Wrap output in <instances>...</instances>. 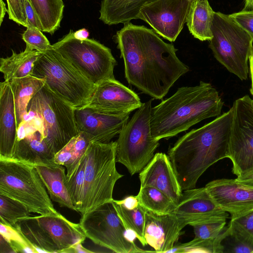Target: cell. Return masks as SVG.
I'll use <instances>...</instances> for the list:
<instances>
[{
	"instance_id": "obj_1",
	"label": "cell",
	"mask_w": 253,
	"mask_h": 253,
	"mask_svg": "<svg viewBox=\"0 0 253 253\" xmlns=\"http://www.w3.org/2000/svg\"><path fill=\"white\" fill-rule=\"evenodd\" d=\"M127 82L153 99H162L176 81L189 72L177 49L152 29L128 22L115 36Z\"/></svg>"
},
{
	"instance_id": "obj_2",
	"label": "cell",
	"mask_w": 253,
	"mask_h": 253,
	"mask_svg": "<svg viewBox=\"0 0 253 253\" xmlns=\"http://www.w3.org/2000/svg\"><path fill=\"white\" fill-rule=\"evenodd\" d=\"M233 108L186 133L170 148L168 156L182 191L196 187L211 166L228 158Z\"/></svg>"
},
{
	"instance_id": "obj_3",
	"label": "cell",
	"mask_w": 253,
	"mask_h": 253,
	"mask_svg": "<svg viewBox=\"0 0 253 253\" xmlns=\"http://www.w3.org/2000/svg\"><path fill=\"white\" fill-rule=\"evenodd\" d=\"M224 102L210 83L201 81L183 86L152 107L150 127L153 137L168 139L208 118L220 115Z\"/></svg>"
},
{
	"instance_id": "obj_4",
	"label": "cell",
	"mask_w": 253,
	"mask_h": 253,
	"mask_svg": "<svg viewBox=\"0 0 253 253\" xmlns=\"http://www.w3.org/2000/svg\"><path fill=\"white\" fill-rule=\"evenodd\" d=\"M116 142H91L86 151V167L80 211L81 216L113 201L116 182L124 175L116 167Z\"/></svg>"
},
{
	"instance_id": "obj_5",
	"label": "cell",
	"mask_w": 253,
	"mask_h": 253,
	"mask_svg": "<svg viewBox=\"0 0 253 253\" xmlns=\"http://www.w3.org/2000/svg\"><path fill=\"white\" fill-rule=\"evenodd\" d=\"M32 75L44 79L45 85L75 109L88 103L95 86L53 48L38 58Z\"/></svg>"
},
{
	"instance_id": "obj_6",
	"label": "cell",
	"mask_w": 253,
	"mask_h": 253,
	"mask_svg": "<svg viewBox=\"0 0 253 253\" xmlns=\"http://www.w3.org/2000/svg\"><path fill=\"white\" fill-rule=\"evenodd\" d=\"M0 195L22 203L31 212L42 215L60 214L36 168L24 162L0 159Z\"/></svg>"
},
{
	"instance_id": "obj_7",
	"label": "cell",
	"mask_w": 253,
	"mask_h": 253,
	"mask_svg": "<svg viewBox=\"0 0 253 253\" xmlns=\"http://www.w3.org/2000/svg\"><path fill=\"white\" fill-rule=\"evenodd\" d=\"M209 47L215 58L241 80L247 79L253 37L229 15L215 12Z\"/></svg>"
},
{
	"instance_id": "obj_8",
	"label": "cell",
	"mask_w": 253,
	"mask_h": 253,
	"mask_svg": "<svg viewBox=\"0 0 253 253\" xmlns=\"http://www.w3.org/2000/svg\"><path fill=\"white\" fill-rule=\"evenodd\" d=\"M152 99L137 109L119 134L116 161L133 175L141 172L152 159L159 140L151 133L150 116Z\"/></svg>"
},
{
	"instance_id": "obj_9",
	"label": "cell",
	"mask_w": 253,
	"mask_h": 253,
	"mask_svg": "<svg viewBox=\"0 0 253 253\" xmlns=\"http://www.w3.org/2000/svg\"><path fill=\"white\" fill-rule=\"evenodd\" d=\"M27 108L29 114L41 120L45 138L55 154L79 134L75 108L45 84L30 101Z\"/></svg>"
},
{
	"instance_id": "obj_10",
	"label": "cell",
	"mask_w": 253,
	"mask_h": 253,
	"mask_svg": "<svg viewBox=\"0 0 253 253\" xmlns=\"http://www.w3.org/2000/svg\"><path fill=\"white\" fill-rule=\"evenodd\" d=\"M73 31L52 44L53 48L95 84L103 80L114 79L117 61L111 49L97 41L80 40Z\"/></svg>"
},
{
	"instance_id": "obj_11",
	"label": "cell",
	"mask_w": 253,
	"mask_h": 253,
	"mask_svg": "<svg viewBox=\"0 0 253 253\" xmlns=\"http://www.w3.org/2000/svg\"><path fill=\"white\" fill-rule=\"evenodd\" d=\"M79 223L86 238L111 252H152L139 248L127 239L126 228L118 215L113 201L81 216Z\"/></svg>"
},
{
	"instance_id": "obj_12",
	"label": "cell",
	"mask_w": 253,
	"mask_h": 253,
	"mask_svg": "<svg viewBox=\"0 0 253 253\" xmlns=\"http://www.w3.org/2000/svg\"><path fill=\"white\" fill-rule=\"evenodd\" d=\"M228 158L237 176L253 170V103L248 95L236 100Z\"/></svg>"
},
{
	"instance_id": "obj_13",
	"label": "cell",
	"mask_w": 253,
	"mask_h": 253,
	"mask_svg": "<svg viewBox=\"0 0 253 253\" xmlns=\"http://www.w3.org/2000/svg\"><path fill=\"white\" fill-rule=\"evenodd\" d=\"M193 0H157L139 10L137 19L148 23L159 35L174 42L186 23Z\"/></svg>"
},
{
	"instance_id": "obj_14",
	"label": "cell",
	"mask_w": 253,
	"mask_h": 253,
	"mask_svg": "<svg viewBox=\"0 0 253 253\" xmlns=\"http://www.w3.org/2000/svg\"><path fill=\"white\" fill-rule=\"evenodd\" d=\"M173 213L184 228L187 225L224 222L229 213L213 201L205 187L184 191Z\"/></svg>"
},
{
	"instance_id": "obj_15",
	"label": "cell",
	"mask_w": 253,
	"mask_h": 253,
	"mask_svg": "<svg viewBox=\"0 0 253 253\" xmlns=\"http://www.w3.org/2000/svg\"><path fill=\"white\" fill-rule=\"evenodd\" d=\"M142 104L134 91L114 78L95 84L89 102L83 107L103 114L121 115L130 113Z\"/></svg>"
},
{
	"instance_id": "obj_16",
	"label": "cell",
	"mask_w": 253,
	"mask_h": 253,
	"mask_svg": "<svg viewBox=\"0 0 253 253\" xmlns=\"http://www.w3.org/2000/svg\"><path fill=\"white\" fill-rule=\"evenodd\" d=\"M215 203L234 220L253 212V188L236 179L221 178L205 186Z\"/></svg>"
},
{
	"instance_id": "obj_17",
	"label": "cell",
	"mask_w": 253,
	"mask_h": 253,
	"mask_svg": "<svg viewBox=\"0 0 253 253\" xmlns=\"http://www.w3.org/2000/svg\"><path fill=\"white\" fill-rule=\"evenodd\" d=\"M75 114L79 133L87 134L92 141L109 143L120 133L130 113L109 115L83 107L75 109Z\"/></svg>"
},
{
	"instance_id": "obj_18",
	"label": "cell",
	"mask_w": 253,
	"mask_h": 253,
	"mask_svg": "<svg viewBox=\"0 0 253 253\" xmlns=\"http://www.w3.org/2000/svg\"><path fill=\"white\" fill-rule=\"evenodd\" d=\"M140 187H155L178 204L182 196L179 185L169 159L165 153L159 152L139 172Z\"/></svg>"
},
{
	"instance_id": "obj_19",
	"label": "cell",
	"mask_w": 253,
	"mask_h": 253,
	"mask_svg": "<svg viewBox=\"0 0 253 253\" xmlns=\"http://www.w3.org/2000/svg\"><path fill=\"white\" fill-rule=\"evenodd\" d=\"M183 228L174 213L146 212L144 238L155 252L168 253L171 250Z\"/></svg>"
},
{
	"instance_id": "obj_20",
	"label": "cell",
	"mask_w": 253,
	"mask_h": 253,
	"mask_svg": "<svg viewBox=\"0 0 253 253\" xmlns=\"http://www.w3.org/2000/svg\"><path fill=\"white\" fill-rule=\"evenodd\" d=\"M18 139L14 95L9 81L0 84V159L13 158Z\"/></svg>"
},
{
	"instance_id": "obj_21",
	"label": "cell",
	"mask_w": 253,
	"mask_h": 253,
	"mask_svg": "<svg viewBox=\"0 0 253 253\" xmlns=\"http://www.w3.org/2000/svg\"><path fill=\"white\" fill-rule=\"evenodd\" d=\"M35 217L56 245L58 253H65L74 245L83 243L86 238L79 223L72 222L60 213Z\"/></svg>"
},
{
	"instance_id": "obj_22",
	"label": "cell",
	"mask_w": 253,
	"mask_h": 253,
	"mask_svg": "<svg viewBox=\"0 0 253 253\" xmlns=\"http://www.w3.org/2000/svg\"><path fill=\"white\" fill-rule=\"evenodd\" d=\"M55 155L45 138L44 128H42L17 140L12 159L34 165L53 162Z\"/></svg>"
},
{
	"instance_id": "obj_23",
	"label": "cell",
	"mask_w": 253,
	"mask_h": 253,
	"mask_svg": "<svg viewBox=\"0 0 253 253\" xmlns=\"http://www.w3.org/2000/svg\"><path fill=\"white\" fill-rule=\"evenodd\" d=\"M37 169L51 200L60 207L76 211L65 184L64 166L54 162L33 165Z\"/></svg>"
},
{
	"instance_id": "obj_24",
	"label": "cell",
	"mask_w": 253,
	"mask_h": 253,
	"mask_svg": "<svg viewBox=\"0 0 253 253\" xmlns=\"http://www.w3.org/2000/svg\"><path fill=\"white\" fill-rule=\"evenodd\" d=\"M9 82L14 95L18 128L29 115L27 107L30 101L43 87L45 81L44 79L30 75L23 78L13 79Z\"/></svg>"
},
{
	"instance_id": "obj_25",
	"label": "cell",
	"mask_w": 253,
	"mask_h": 253,
	"mask_svg": "<svg viewBox=\"0 0 253 253\" xmlns=\"http://www.w3.org/2000/svg\"><path fill=\"white\" fill-rule=\"evenodd\" d=\"M214 12L208 0L192 1L186 24L195 38L201 41H210L212 39L211 25Z\"/></svg>"
},
{
	"instance_id": "obj_26",
	"label": "cell",
	"mask_w": 253,
	"mask_h": 253,
	"mask_svg": "<svg viewBox=\"0 0 253 253\" xmlns=\"http://www.w3.org/2000/svg\"><path fill=\"white\" fill-rule=\"evenodd\" d=\"M43 53L26 47L18 53L13 51L11 56L0 59V71L4 81L23 78L32 75L34 65Z\"/></svg>"
},
{
	"instance_id": "obj_27",
	"label": "cell",
	"mask_w": 253,
	"mask_h": 253,
	"mask_svg": "<svg viewBox=\"0 0 253 253\" xmlns=\"http://www.w3.org/2000/svg\"><path fill=\"white\" fill-rule=\"evenodd\" d=\"M156 0H118L106 7L100 8L99 19L108 25L124 24L132 19H137L140 9Z\"/></svg>"
},
{
	"instance_id": "obj_28",
	"label": "cell",
	"mask_w": 253,
	"mask_h": 253,
	"mask_svg": "<svg viewBox=\"0 0 253 253\" xmlns=\"http://www.w3.org/2000/svg\"><path fill=\"white\" fill-rule=\"evenodd\" d=\"M15 228L34 247L37 253H58L56 245L39 224L35 216L19 219Z\"/></svg>"
},
{
	"instance_id": "obj_29",
	"label": "cell",
	"mask_w": 253,
	"mask_h": 253,
	"mask_svg": "<svg viewBox=\"0 0 253 253\" xmlns=\"http://www.w3.org/2000/svg\"><path fill=\"white\" fill-rule=\"evenodd\" d=\"M42 25V31L53 34L60 26L64 4L62 0H29Z\"/></svg>"
},
{
	"instance_id": "obj_30",
	"label": "cell",
	"mask_w": 253,
	"mask_h": 253,
	"mask_svg": "<svg viewBox=\"0 0 253 253\" xmlns=\"http://www.w3.org/2000/svg\"><path fill=\"white\" fill-rule=\"evenodd\" d=\"M137 197L141 206L158 214L173 213L176 206L166 194L151 186L140 187Z\"/></svg>"
},
{
	"instance_id": "obj_31",
	"label": "cell",
	"mask_w": 253,
	"mask_h": 253,
	"mask_svg": "<svg viewBox=\"0 0 253 253\" xmlns=\"http://www.w3.org/2000/svg\"><path fill=\"white\" fill-rule=\"evenodd\" d=\"M117 214L127 229L132 230L143 246H146L144 228L147 210L139 205L136 209L128 210L113 201Z\"/></svg>"
},
{
	"instance_id": "obj_32",
	"label": "cell",
	"mask_w": 253,
	"mask_h": 253,
	"mask_svg": "<svg viewBox=\"0 0 253 253\" xmlns=\"http://www.w3.org/2000/svg\"><path fill=\"white\" fill-rule=\"evenodd\" d=\"M30 213L22 203L0 195V222L15 227L19 219L30 216Z\"/></svg>"
},
{
	"instance_id": "obj_33",
	"label": "cell",
	"mask_w": 253,
	"mask_h": 253,
	"mask_svg": "<svg viewBox=\"0 0 253 253\" xmlns=\"http://www.w3.org/2000/svg\"><path fill=\"white\" fill-rule=\"evenodd\" d=\"M86 167L85 152L78 166L70 177H66L65 184L76 211L79 212L81 206Z\"/></svg>"
},
{
	"instance_id": "obj_34",
	"label": "cell",
	"mask_w": 253,
	"mask_h": 253,
	"mask_svg": "<svg viewBox=\"0 0 253 253\" xmlns=\"http://www.w3.org/2000/svg\"><path fill=\"white\" fill-rule=\"evenodd\" d=\"M226 224V221L193 225L194 239L222 242L230 235L229 226Z\"/></svg>"
},
{
	"instance_id": "obj_35",
	"label": "cell",
	"mask_w": 253,
	"mask_h": 253,
	"mask_svg": "<svg viewBox=\"0 0 253 253\" xmlns=\"http://www.w3.org/2000/svg\"><path fill=\"white\" fill-rule=\"evenodd\" d=\"M224 249L225 248L221 242L193 238L188 242L174 246L168 253H221L224 252Z\"/></svg>"
},
{
	"instance_id": "obj_36",
	"label": "cell",
	"mask_w": 253,
	"mask_h": 253,
	"mask_svg": "<svg viewBox=\"0 0 253 253\" xmlns=\"http://www.w3.org/2000/svg\"><path fill=\"white\" fill-rule=\"evenodd\" d=\"M231 237L253 245V212L231 220L228 224Z\"/></svg>"
},
{
	"instance_id": "obj_37",
	"label": "cell",
	"mask_w": 253,
	"mask_h": 253,
	"mask_svg": "<svg viewBox=\"0 0 253 253\" xmlns=\"http://www.w3.org/2000/svg\"><path fill=\"white\" fill-rule=\"evenodd\" d=\"M0 223V234L12 245L17 253H37L34 247L15 227Z\"/></svg>"
},
{
	"instance_id": "obj_38",
	"label": "cell",
	"mask_w": 253,
	"mask_h": 253,
	"mask_svg": "<svg viewBox=\"0 0 253 253\" xmlns=\"http://www.w3.org/2000/svg\"><path fill=\"white\" fill-rule=\"evenodd\" d=\"M42 32V30L36 27L27 28L22 36L23 40L26 43V47L42 53L52 49V45L50 44Z\"/></svg>"
},
{
	"instance_id": "obj_39",
	"label": "cell",
	"mask_w": 253,
	"mask_h": 253,
	"mask_svg": "<svg viewBox=\"0 0 253 253\" xmlns=\"http://www.w3.org/2000/svg\"><path fill=\"white\" fill-rule=\"evenodd\" d=\"M91 142L90 137L84 132H80L75 137L73 157L69 165L66 168L67 177H70L73 174Z\"/></svg>"
},
{
	"instance_id": "obj_40",
	"label": "cell",
	"mask_w": 253,
	"mask_h": 253,
	"mask_svg": "<svg viewBox=\"0 0 253 253\" xmlns=\"http://www.w3.org/2000/svg\"><path fill=\"white\" fill-rule=\"evenodd\" d=\"M9 19L17 24L27 27L26 14V0H6Z\"/></svg>"
},
{
	"instance_id": "obj_41",
	"label": "cell",
	"mask_w": 253,
	"mask_h": 253,
	"mask_svg": "<svg viewBox=\"0 0 253 253\" xmlns=\"http://www.w3.org/2000/svg\"><path fill=\"white\" fill-rule=\"evenodd\" d=\"M229 16L253 37V10L243 9Z\"/></svg>"
},
{
	"instance_id": "obj_42",
	"label": "cell",
	"mask_w": 253,
	"mask_h": 253,
	"mask_svg": "<svg viewBox=\"0 0 253 253\" xmlns=\"http://www.w3.org/2000/svg\"><path fill=\"white\" fill-rule=\"evenodd\" d=\"M75 141V137L55 155L53 160L55 164L63 166L65 168L69 165L74 155Z\"/></svg>"
},
{
	"instance_id": "obj_43",
	"label": "cell",
	"mask_w": 253,
	"mask_h": 253,
	"mask_svg": "<svg viewBox=\"0 0 253 253\" xmlns=\"http://www.w3.org/2000/svg\"><path fill=\"white\" fill-rule=\"evenodd\" d=\"M26 14L27 21V27H34L42 31V28L39 17L32 5L29 0H26Z\"/></svg>"
},
{
	"instance_id": "obj_44",
	"label": "cell",
	"mask_w": 253,
	"mask_h": 253,
	"mask_svg": "<svg viewBox=\"0 0 253 253\" xmlns=\"http://www.w3.org/2000/svg\"><path fill=\"white\" fill-rule=\"evenodd\" d=\"M232 238L233 239L234 242L231 244L230 247L226 252L234 253H253V245L240 241L233 238Z\"/></svg>"
},
{
	"instance_id": "obj_45",
	"label": "cell",
	"mask_w": 253,
	"mask_h": 253,
	"mask_svg": "<svg viewBox=\"0 0 253 253\" xmlns=\"http://www.w3.org/2000/svg\"><path fill=\"white\" fill-rule=\"evenodd\" d=\"M113 201L128 210L135 209L140 205L137 196H128L123 200H116L114 199Z\"/></svg>"
},
{
	"instance_id": "obj_46",
	"label": "cell",
	"mask_w": 253,
	"mask_h": 253,
	"mask_svg": "<svg viewBox=\"0 0 253 253\" xmlns=\"http://www.w3.org/2000/svg\"><path fill=\"white\" fill-rule=\"evenodd\" d=\"M236 179L240 183L253 188V170L238 176Z\"/></svg>"
},
{
	"instance_id": "obj_47",
	"label": "cell",
	"mask_w": 253,
	"mask_h": 253,
	"mask_svg": "<svg viewBox=\"0 0 253 253\" xmlns=\"http://www.w3.org/2000/svg\"><path fill=\"white\" fill-rule=\"evenodd\" d=\"M0 253H17L12 245L0 234Z\"/></svg>"
},
{
	"instance_id": "obj_48",
	"label": "cell",
	"mask_w": 253,
	"mask_h": 253,
	"mask_svg": "<svg viewBox=\"0 0 253 253\" xmlns=\"http://www.w3.org/2000/svg\"><path fill=\"white\" fill-rule=\"evenodd\" d=\"M83 243H78L77 244L69 249H68L65 253H93V251L89 250L86 248H85L83 245Z\"/></svg>"
},
{
	"instance_id": "obj_49",
	"label": "cell",
	"mask_w": 253,
	"mask_h": 253,
	"mask_svg": "<svg viewBox=\"0 0 253 253\" xmlns=\"http://www.w3.org/2000/svg\"><path fill=\"white\" fill-rule=\"evenodd\" d=\"M89 33L88 30L85 28H82L73 32L74 37L78 40H84L88 39Z\"/></svg>"
},
{
	"instance_id": "obj_50",
	"label": "cell",
	"mask_w": 253,
	"mask_h": 253,
	"mask_svg": "<svg viewBox=\"0 0 253 253\" xmlns=\"http://www.w3.org/2000/svg\"><path fill=\"white\" fill-rule=\"evenodd\" d=\"M249 66L250 71V75L251 78V87L250 92L253 96V47L252 49L251 54L249 57Z\"/></svg>"
},
{
	"instance_id": "obj_51",
	"label": "cell",
	"mask_w": 253,
	"mask_h": 253,
	"mask_svg": "<svg viewBox=\"0 0 253 253\" xmlns=\"http://www.w3.org/2000/svg\"><path fill=\"white\" fill-rule=\"evenodd\" d=\"M0 25H1L5 14L8 11L7 8L6 7L5 3L4 2L3 0H0Z\"/></svg>"
},
{
	"instance_id": "obj_52",
	"label": "cell",
	"mask_w": 253,
	"mask_h": 253,
	"mask_svg": "<svg viewBox=\"0 0 253 253\" xmlns=\"http://www.w3.org/2000/svg\"><path fill=\"white\" fill-rule=\"evenodd\" d=\"M244 8L245 10H253V0H244Z\"/></svg>"
},
{
	"instance_id": "obj_53",
	"label": "cell",
	"mask_w": 253,
	"mask_h": 253,
	"mask_svg": "<svg viewBox=\"0 0 253 253\" xmlns=\"http://www.w3.org/2000/svg\"><path fill=\"white\" fill-rule=\"evenodd\" d=\"M118 0H102L100 8L105 7Z\"/></svg>"
},
{
	"instance_id": "obj_54",
	"label": "cell",
	"mask_w": 253,
	"mask_h": 253,
	"mask_svg": "<svg viewBox=\"0 0 253 253\" xmlns=\"http://www.w3.org/2000/svg\"></svg>"
}]
</instances>
